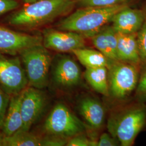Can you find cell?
<instances>
[{
  "label": "cell",
  "instance_id": "1",
  "mask_svg": "<svg viewBox=\"0 0 146 146\" xmlns=\"http://www.w3.org/2000/svg\"><path fill=\"white\" fill-rule=\"evenodd\" d=\"M127 5L123 3L109 7H82L60 21L58 29L75 32L84 38H90L111 22L115 14Z\"/></svg>",
  "mask_w": 146,
  "mask_h": 146
},
{
  "label": "cell",
  "instance_id": "2",
  "mask_svg": "<svg viewBox=\"0 0 146 146\" xmlns=\"http://www.w3.org/2000/svg\"><path fill=\"white\" fill-rule=\"evenodd\" d=\"M107 128L121 146H132L138 134L146 128V103L137 101L114 111L108 118Z\"/></svg>",
  "mask_w": 146,
  "mask_h": 146
},
{
  "label": "cell",
  "instance_id": "3",
  "mask_svg": "<svg viewBox=\"0 0 146 146\" xmlns=\"http://www.w3.org/2000/svg\"><path fill=\"white\" fill-rule=\"evenodd\" d=\"M74 0H40L27 4L11 16L8 22L16 27L35 28L52 22L73 9Z\"/></svg>",
  "mask_w": 146,
  "mask_h": 146
},
{
  "label": "cell",
  "instance_id": "4",
  "mask_svg": "<svg viewBox=\"0 0 146 146\" xmlns=\"http://www.w3.org/2000/svg\"><path fill=\"white\" fill-rule=\"evenodd\" d=\"M26 74L28 85L42 89L48 84L52 58L43 44L28 47L19 54Z\"/></svg>",
  "mask_w": 146,
  "mask_h": 146
},
{
  "label": "cell",
  "instance_id": "5",
  "mask_svg": "<svg viewBox=\"0 0 146 146\" xmlns=\"http://www.w3.org/2000/svg\"><path fill=\"white\" fill-rule=\"evenodd\" d=\"M107 68L110 96L115 99H125L135 91L140 67L119 60H110Z\"/></svg>",
  "mask_w": 146,
  "mask_h": 146
},
{
  "label": "cell",
  "instance_id": "6",
  "mask_svg": "<svg viewBox=\"0 0 146 146\" xmlns=\"http://www.w3.org/2000/svg\"><path fill=\"white\" fill-rule=\"evenodd\" d=\"M44 129L49 135L69 139L84 133L86 125L62 103L56 104L48 116Z\"/></svg>",
  "mask_w": 146,
  "mask_h": 146
},
{
  "label": "cell",
  "instance_id": "7",
  "mask_svg": "<svg viewBox=\"0 0 146 146\" xmlns=\"http://www.w3.org/2000/svg\"><path fill=\"white\" fill-rule=\"evenodd\" d=\"M0 85L9 95L19 94L28 85L20 57L0 52Z\"/></svg>",
  "mask_w": 146,
  "mask_h": 146
},
{
  "label": "cell",
  "instance_id": "8",
  "mask_svg": "<svg viewBox=\"0 0 146 146\" xmlns=\"http://www.w3.org/2000/svg\"><path fill=\"white\" fill-rule=\"evenodd\" d=\"M46 104V97L41 89L27 87L21 92V114L23 126L20 130L29 131L41 115Z\"/></svg>",
  "mask_w": 146,
  "mask_h": 146
},
{
  "label": "cell",
  "instance_id": "9",
  "mask_svg": "<svg viewBox=\"0 0 146 146\" xmlns=\"http://www.w3.org/2000/svg\"><path fill=\"white\" fill-rule=\"evenodd\" d=\"M52 80L57 86L67 89L78 85L81 72L78 64L70 56L60 55L53 61Z\"/></svg>",
  "mask_w": 146,
  "mask_h": 146
},
{
  "label": "cell",
  "instance_id": "10",
  "mask_svg": "<svg viewBox=\"0 0 146 146\" xmlns=\"http://www.w3.org/2000/svg\"><path fill=\"white\" fill-rule=\"evenodd\" d=\"M43 36L0 26V52L15 56L28 47L42 44Z\"/></svg>",
  "mask_w": 146,
  "mask_h": 146
},
{
  "label": "cell",
  "instance_id": "11",
  "mask_svg": "<svg viewBox=\"0 0 146 146\" xmlns=\"http://www.w3.org/2000/svg\"><path fill=\"white\" fill-rule=\"evenodd\" d=\"M42 44L48 49L72 52L75 49L85 47V40L82 35L75 32L47 29L43 33Z\"/></svg>",
  "mask_w": 146,
  "mask_h": 146
},
{
  "label": "cell",
  "instance_id": "12",
  "mask_svg": "<svg viewBox=\"0 0 146 146\" xmlns=\"http://www.w3.org/2000/svg\"><path fill=\"white\" fill-rule=\"evenodd\" d=\"M146 20L145 11L131 8L127 5L115 14L111 22L117 33L135 34L140 29Z\"/></svg>",
  "mask_w": 146,
  "mask_h": 146
},
{
  "label": "cell",
  "instance_id": "13",
  "mask_svg": "<svg viewBox=\"0 0 146 146\" xmlns=\"http://www.w3.org/2000/svg\"><path fill=\"white\" fill-rule=\"evenodd\" d=\"M78 110L92 128L99 129L104 125L106 110L98 100L89 96L84 97L78 102Z\"/></svg>",
  "mask_w": 146,
  "mask_h": 146
},
{
  "label": "cell",
  "instance_id": "14",
  "mask_svg": "<svg viewBox=\"0 0 146 146\" xmlns=\"http://www.w3.org/2000/svg\"><path fill=\"white\" fill-rule=\"evenodd\" d=\"M94 47L107 58L118 60L117 33L112 26L106 25L90 37Z\"/></svg>",
  "mask_w": 146,
  "mask_h": 146
},
{
  "label": "cell",
  "instance_id": "15",
  "mask_svg": "<svg viewBox=\"0 0 146 146\" xmlns=\"http://www.w3.org/2000/svg\"><path fill=\"white\" fill-rule=\"evenodd\" d=\"M117 55L118 60L140 68L137 33L122 34L117 33Z\"/></svg>",
  "mask_w": 146,
  "mask_h": 146
},
{
  "label": "cell",
  "instance_id": "16",
  "mask_svg": "<svg viewBox=\"0 0 146 146\" xmlns=\"http://www.w3.org/2000/svg\"><path fill=\"white\" fill-rule=\"evenodd\" d=\"M21 97V92L11 96L2 128L5 136L13 134L17 131L20 130L23 126L20 106Z\"/></svg>",
  "mask_w": 146,
  "mask_h": 146
},
{
  "label": "cell",
  "instance_id": "17",
  "mask_svg": "<svg viewBox=\"0 0 146 146\" xmlns=\"http://www.w3.org/2000/svg\"><path fill=\"white\" fill-rule=\"evenodd\" d=\"M84 77L96 92L107 97L110 96L107 67L86 68Z\"/></svg>",
  "mask_w": 146,
  "mask_h": 146
},
{
  "label": "cell",
  "instance_id": "18",
  "mask_svg": "<svg viewBox=\"0 0 146 146\" xmlns=\"http://www.w3.org/2000/svg\"><path fill=\"white\" fill-rule=\"evenodd\" d=\"M72 52L86 68L107 67L110 62V59L98 50L84 47L75 49Z\"/></svg>",
  "mask_w": 146,
  "mask_h": 146
},
{
  "label": "cell",
  "instance_id": "19",
  "mask_svg": "<svg viewBox=\"0 0 146 146\" xmlns=\"http://www.w3.org/2000/svg\"><path fill=\"white\" fill-rule=\"evenodd\" d=\"M43 146V137L35 135L29 131L19 130L13 134L5 136L3 146Z\"/></svg>",
  "mask_w": 146,
  "mask_h": 146
},
{
  "label": "cell",
  "instance_id": "20",
  "mask_svg": "<svg viewBox=\"0 0 146 146\" xmlns=\"http://www.w3.org/2000/svg\"><path fill=\"white\" fill-rule=\"evenodd\" d=\"M137 41L140 58V69L146 66V20L137 33Z\"/></svg>",
  "mask_w": 146,
  "mask_h": 146
},
{
  "label": "cell",
  "instance_id": "21",
  "mask_svg": "<svg viewBox=\"0 0 146 146\" xmlns=\"http://www.w3.org/2000/svg\"><path fill=\"white\" fill-rule=\"evenodd\" d=\"M137 101L146 104V66L140 69L137 86L135 91Z\"/></svg>",
  "mask_w": 146,
  "mask_h": 146
},
{
  "label": "cell",
  "instance_id": "22",
  "mask_svg": "<svg viewBox=\"0 0 146 146\" xmlns=\"http://www.w3.org/2000/svg\"><path fill=\"white\" fill-rule=\"evenodd\" d=\"M128 0H78L81 7H109L125 3Z\"/></svg>",
  "mask_w": 146,
  "mask_h": 146
},
{
  "label": "cell",
  "instance_id": "23",
  "mask_svg": "<svg viewBox=\"0 0 146 146\" xmlns=\"http://www.w3.org/2000/svg\"><path fill=\"white\" fill-rule=\"evenodd\" d=\"M11 97L0 85V129L3 127Z\"/></svg>",
  "mask_w": 146,
  "mask_h": 146
},
{
  "label": "cell",
  "instance_id": "24",
  "mask_svg": "<svg viewBox=\"0 0 146 146\" xmlns=\"http://www.w3.org/2000/svg\"><path fill=\"white\" fill-rule=\"evenodd\" d=\"M97 141L91 140L84 133L74 136L68 139L66 146H95Z\"/></svg>",
  "mask_w": 146,
  "mask_h": 146
},
{
  "label": "cell",
  "instance_id": "25",
  "mask_svg": "<svg viewBox=\"0 0 146 146\" xmlns=\"http://www.w3.org/2000/svg\"><path fill=\"white\" fill-rule=\"evenodd\" d=\"M68 139L55 136L48 135L43 137V146H66Z\"/></svg>",
  "mask_w": 146,
  "mask_h": 146
},
{
  "label": "cell",
  "instance_id": "26",
  "mask_svg": "<svg viewBox=\"0 0 146 146\" xmlns=\"http://www.w3.org/2000/svg\"><path fill=\"white\" fill-rule=\"evenodd\" d=\"M120 144L117 139L110 134L104 133L100 137L99 140L97 141L96 146H119Z\"/></svg>",
  "mask_w": 146,
  "mask_h": 146
},
{
  "label": "cell",
  "instance_id": "27",
  "mask_svg": "<svg viewBox=\"0 0 146 146\" xmlns=\"http://www.w3.org/2000/svg\"><path fill=\"white\" fill-rule=\"evenodd\" d=\"M19 3L15 0H0V15L16 9Z\"/></svg>",
  "mask_w": 146,
  "mask_h": 146
},
{
  "label": "cell",
  "instance_id": "28",
  "mask_svg": "<svg viewBox=\"0 0 146 146\" xmlns=\"http://www.w3.org/2000/svg\"><path fill=\"white\" fill-rule=\"evenodd\" d=\"M5 135L3 132L0 131V146H3L4 140L5 137Z\"/></svg>",
  "mask_w": 146,
  "mask_h": 146
},
{
  "label": "cell",
  "instance_id": "29",
  "mask_svg": "<svg viewBox=\"0 0 146 146\" xmlns=\"http://www.w3.org/2000/svg\"><path fill=\"white\" fill-rule=\"evenodd\" d=\"M40 1V0H22V1L25 3V4H29L31 3H33L34 2Z\"/></svg>",
  "mask_w": 146,
  "mask_h": 146
},
{
  "label": "cell",
  "instance_id": "30",
  "mask_svg": "<svg viewBox=\"0 0 146 146\" xmlns=\"http://www.w3.org/2000/svg\"><path fill=\"white\" fill-rule=\"evenodd\" d=\"M145 11L146 12V7H145Z\"/></svg>",
  "mask_w": 146,
  "mask_h": 146
}]
</instances>
